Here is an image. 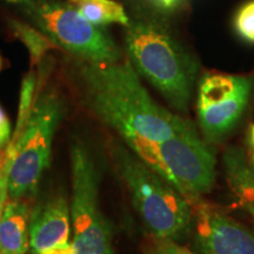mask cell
<instances>
[{
  "label": "cell",
  "mask_w": 254,
  "mask_h": 254,
  "mask_svg": "<svg viewBox=\"0 0 254 254\" xmlns=\"http://www.w3.org/2000/svg\"><path fill=\"white\" fill-rule=\"evenodd\" d=\"M245 206H246L247 211H249L250 213L253 215V218H254V205H252V204H249V205H245Z\"/></svg>",
  "instance_id": "cell-23"
},
{
  "label": "cell",
  "mask_w": 254,
  "mask_h": 254,
  "mask_svg": "<svg viewBox=\"0 0 254 254\" xmlns=\"http://www.w3.org/2000/svg\"><path fill=\"white\" fill-rule=\"evenodd\" d=\"M38 75L37 73L31 69L30 72L25 75L23 81H21L20 88V100H19V111H18V120L13 136L9 139L11 144H17L20 135L23 134L25 127L27 125L28 119H30L32 110H33L36 98L39 92H38Z\"/></svg>",
  "instance_id": "cell-15"
},
{
  "label": "cell",
  "mask_w": 254,
  "mask_h": 254,
  "mask_svg": "<svg viewBox=\"0 0 254 254\" xmlns=\"http://www.w3.org/2000/svg\"><path fill=\"white\" fill-rule=\"evenodd\" d=\"M2 68H4V59H2L1 55H0V72H1Z\"/></svg>",
  "instance_id": "cell-24"
},
{
  "label": "cell",
  "mask_w": 254,
  "mask_h": 254,
  "mask_svg": "<svg viewBox=\"0 0 254 254\" xmlns=\"http://www.w3.org/2000/svg\"><path fill=\"white\" fill-rule=\"evenodd\" d=\"M249 141H250L251 147H252L253 150H254V124H252V126H251V128H250Z\"/></svg>",
  "instance_id": "cell-22"
},
{
  "label": "cell",
  "mask_w": 254,
  "mask_h": 254,
  "mask_svg": "<svg viewBox=\"0 0 254 254\" xmlns=\"http://www.w3.org/2000/svg\"><path fill=\"white\" fill-rule=\"evenodd\" d=\"M69 4L95 26L119 24L126 27L129 24L124 6L114 0H69Z\"/></svg>",
  "instance_id": "cell-13"
},
{
  "label": "cell",
  "mask_w": 254,
  "mask_h": 254,
  "mask_svg": "<svg viewBox=\"0 0 254 254\" xmlns=\"http://www.w3.org/2000/svg\"><path fill=\"white\" fill-rule=\"evenodd\" d=\"M64 105L55 92L38 93L31 117L15 144L8 176V200H25L36 193L50 164L51 147Z\"/></svg>",
  "instance_id": "cell-5"
},
{
  "label": "cell",
  "mask_w": 254,
  "mask_h": 254,
  "mask_svg": "<svg viewBox=\"0 0 254 254\" xmlns=\"http://www.w3.org/2000/svg\"><path fill=\"white\" fill-rule=\"evenodd\" d=\"M233 26L240 39L254 44V0L244 2L238 8L233 19Z\"/></svg>",
  "instance_id": "cell-16"
},
{
  "label": "cell",
  "mask_w": 254,
  "mask_h": 254,
  "mask_svg": "<svg viewBox=\"0 0 254 254\" xmlns=\"http://www.w3.org/2000/svg\"><path fill=\"white\" fill-rule=\"evenodd\" d=\"M69 78L82 104L118 133L133 153L190 125L155 103L129 60L91 63L74 58Z\"/></svg>",
  "instance_id": "cell-1"
},
{
  "label": "cell",
  "mask_w": 254,
  "mask_h": 254,
  "mask_svg": "<svg viewBox=\"0 0 254 254\" xmlns=\"http://www.w3.org/2000/svg\"><path fill=\"white\" fill-rule=\"evenodd\" d=\"M254 98V72H206L198 81L196 112L206 140L220 141L238 125Z\"/></svg>",
  "instance_id": "cell-8"
},
{
  "label": "cell",
  "mask_w": 254,
  "mask_h": 254,
  "mask_svg": "<svg viewBox=\"0 0 254 254\" xmlns=\"http://www.w3.org/2000/svg\"><path fill=\"white\" fill-rule=\"evenodd\" d=\"M39 254H74V249H73L72 244L66 243L52 247V249L43 251Z\"/></svg>",
  "instance_id": "cell-20"
},
{
  "label": "cell",
  "mask_w": 254,
  "mask_h": 254,
  "mask_svg": "<svg viewBox=\"0 0 254 254\" xmlns=\"http://www.w3.org/2000/svg\"><path fill=\"white\" fill-rule=\"evenodd\" d=\"M5 144H7V142H6V141L4 140V139H2L1 136H0V150H1V147H2V146H4Z\"/></svg>",
  "instance_id": "cell-25"
},
{
  "label": "cell",
  "mask_w": 254,
  "mask_h": 254,
  "mask_svg": "<svg viewBox=\"0 0 254 254\" xmlns=\"http://www.w3.org/2000/svg\"><path fill=\"white\" fill-rule=\"evenodd\" d=\"M9 2H25L26 0H8Z\"/></svg>",
  "instance_id": "cell-26"
},
{
  "label": "cell",
  "mask_w": 254,
  "mask_h": 254,
  "mask_svg": "<svg viewBox=\"0 0 254 254\" xmlns=\"http://www.w3.org/2000/svg\"><path fill=\"white\" fill-rule=\"evenodd\" d=\"M24 4L40 31L74 58L91 63L122 60L112 38L82 17L74 6L57 0H26Z\"/></svg>",
  "instance_id": "cell-6"
},
{
  "label": "cell",
  "mask_w": 254,
  "mask_h": 254,
  "mask_svg": "<svg viewBox=\"0 0 254 254\" xmlns=\"http://www.w3.org/2000/svg\"><path fill=\"white\" fill-rule=\"evenodd\" d=\"M157 4L159 5V7L163 9H176L179 7V5L182 4L184 0H155Z\"/></svg>",
  "instance_id": "cell-21"
},
{
  "label": "cell",
  "mask_w": 254,
  "mask_h": 254,
  "mask_svg": "<svg viewBox=\"0 0 254 254\" xmlns=\"http://www.w3.org/2000/svg\"><path fill=\"white\" fill-rule=\"evenodd\" d=\"M30 208L24 200H8L0 218V254H25L30 247Z\"/></svg>",
  "instance_id": "cell-11"
},
{
  "label": "cell",
  "mask_w": 254,
  "mask_h": 254,
  "mask_svg": "<svg viewBox=\"0 0 254 254\" xmlns=\"http://www.w3.org/2000/svg\"><path fill=\"white\" fill-rule=\"evenodd\" d=\"M227 180L245 205H254V150L246 159L243 150L232 147L225 153Z\"/></svg>",
  "instance_id": "cell-12"
},
{
  "label": "cell",
  "mask_w": 254,
  "mask_h": 254,
  "mask_svg": "<svg viewBox=\"0 0 254 254\" xmlns=\"http://www.w3.org/2000/svg\"><path fill=\"white\" fill-rule=\"evenodd\" d=\"M195 243L202 254H254V233L205 205L195 204Z\"/></svg>",
  "instance_id": "cell-9"
},
{
  "label": "cell",
  "mask_w": 254,
  "mask_h": 254,
  "mask_svg": "<svg viewBox=\"0 0 254 254\" xmlns=\"http://www.w3.org/2000/svg\"><path fill=\"white\" fill-rule=\"evenodd\" d=\"M112 160L152 237L178 241L194 226L192 204L126 147L113 145Z\"/></svg>",
  "instance_id": "cell-3"
},
{
  "label": "cell",
  "mask_w": 254,
  "mask_h": 254,
  "mask_svg": "<svg viewBox=\"0 0 254 254\" xmlns=\"http://www.w3.org/2000/svg\"><path fill=\"white\" fill-rule=\"evenodd\" d=\"M134 154L192 205L201 201L214 185L215 157L190 124L166 140L146 146Z\"/></svg>",
  "instance_id": "cell-4"
},
{
  "label": "cell",
  "mask_w": 254,
  "mask_h": 254,
  "mask_svg": "<svg viewBox=\"0 0 254 254\" xmlns=\"http://www.w3.org/2000/svg\"><path fill=\"white\" fill-rule=\"evenodd\" d=\"M14 155L15 145L9 141L5 148L0 150V218L8 201V176Z\"/></svg>",
  "instance_id": "cell-17"
},
{
  "label": "cell",
  "mask_w": 254,
  "mask_h": 254,
  "mask_svg": "<svg viewBox=\"0 0 254 254\" xmlns=\"http://www.w3.org/2000/svg\"><path fill=\"white\" fill-rule=\"evenodd\" d=\"M125 45L129 62L177 112L189 110L198 82L199 62L166 21L129 19Z\"/></svg>",
  "instance_id": "cell-2"
},
{
  "label": "cell",
  "mask_w": 254,
  "mask_h": 254,
  "mask_svg": "<svg viewBox=\"0 0 254 254\" xmlns=\"http://www.w3.org/2000/svg\"><path fill=\"white\" fill-rule=\"evenodd\" d=\"M72 202L74 254H114L112 231L99 206V174L85 145L71 146Z\"/></svg>",
  "instance_id": "cell-7"
},
{
  "label": "cell",
  "mask_w": 254,
  "mask_h": 254,
  "mask_svg": "<svg viewBox=\"0 0 254 254\" xmlns=\"http://www.w3.org/2000/svg\"><path fill=\"white\" fill-rule=\"evenodd\" d=\"M71 208L67 199L55 196L34 208L30 215V247L39 254L52 247L68 243Z\"/></svg>",
  "instance_id": "cell-10"
},
{
  "label": "cell",
  "mask_w": 254,
  "mask_h": 254,
  "mask_svg": "<svg viewBox=\"0 0 254 254\" xmlns=\"http://www.w3.org/2000/svg\"><path fill=\"white\" fill-rule=\"evenodd\" d=\"M9 31L12 36L17 38L26 46L30 53L31 68L38 66L45 58L47 52L51 50H62L53 40H51L44 32L30 26L20 20L9 19Z\"/></svg>",
  "instance_id": "cell-14"
},
{
  "label": "cell",
  "mask_w": 254,
  "mask_h": 254,
  "mask_svg": "<svg viewBox=\"0 0 254 254\" xmlns=\"http://www.w3.org/2000/svg\"><path fill=\"white\" fill-rule=\"evenodd\" d=\"M144 254H195L192 251L180 246L177 241L170 239H159L150 237L142 246Z\"/></svg>",
  "instance_id": "cell-18"
},
{
  "label": "cell",
  "mask_w": 254,
  "mask_h": 254,
  "mask_svg": "<svg viewBox=\"0 0 254 254\" xmlns=\"http://www.w3.org/2000/svg\"><path fill=\"white\" fill-rule=\"evenodd\" d=\"M0 136L6 142H8L11 139V125H9V120L1 106H0Z\"/></svg>",
  "instance_id": "cell-19"
}]
</instances>
